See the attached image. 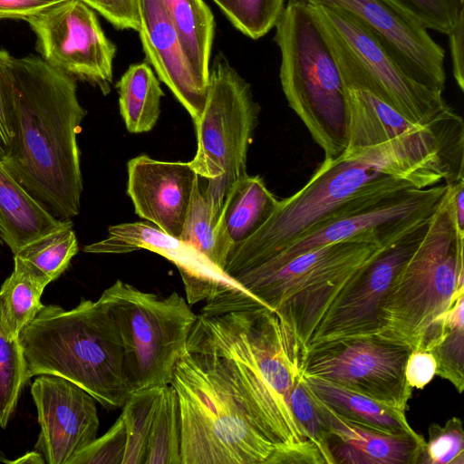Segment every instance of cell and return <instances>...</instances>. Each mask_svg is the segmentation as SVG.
<instances>
[{
    "instance_id": "32",
    "label": "cell",
    "mask_w": 464,
    "mask_h": 464,
    "mask_svg": "<svg viewBox=\"0 0 464 464\" xmlns=\"http://www.w3.org/2000/svg\"><path fill=\"white\" fill-rule=\"evenodd\" d=\"M78 250L73 224L69 220L63 227L28 244L14 256L53 282L65 272Z\"/></svg>"
},
{
    "instance_id": "23",
    "label": "cell",
    "mask_w": 464,
    "mask_h": 464,
    "mask_svg": "<svg viewBox=\"0 0 464 464\" xmlns=\"http://www.w3.org/2000/svg\"><path fill=\"white\" fill-rule=\"evenodd\" d=\"M301 380L331 411L351 422L394 435H420L409 424L403 411L319 377L301 372Z\"/></svg>"
},
{
    "instance_id": "39",
    "label": "cell",
    "mask_w": 464,
    "mask_h": 464,
    "mask_svg": "<svg viewBox=\"0 0 464 464\" xmlns=\"http://www.w3.org/2000/svg\"><path fill=\"white\" fill-rule=\"evenodd\" d=\"M126 434L121 416L102 436L75 455L69 464H121Z\"/></svg>"
},
{
    "instance_id": "34",
    "label": "cell",
    "mask_w": 464,
    "mask_h": 464,
    "mask_svg": "<svg viewBox=\"0 0 464 464\" xmlns=\"http://www.w3.org/2000/svg\"><path fill=\"white\" fill-rule=\"evenodd\" d=\"M29 381L27 365L19 338L5 328L0 304V428L5 429Z\"/></svg>"
},
{
    "instance_id": "42",
    "label": "cell",
    "mask_w": 464,
    "mask_h": 464,
    "mask_svg": "<svg viewBox=\"0 0 464 464\" xmlns=\"http://www.w3.org/2000/svg\"><path fill=\"white\" fill-rule=\"evenodd\" d=\"M437 362L433 354L424 349L412 350L405 364L407 382L413 389H422L436 375Z\"/></svg>"
},
{
    "instance_id": "5",
    "label": "cell",
    "mask_w": 464,
    "mask_h": 464,
    "mask_svg": "<svg viewBox=\"0 0 464 464\" xmlns=\"http://www.w3.org/2000/svg\"><path fill=\"white\" fill-rule=\"evenodd\" d=\"M169 384L179 404L181 464H267L276 446L214 355L187 346Z\"/></svg>"
},
{
    "instance_id": "43",
    "label": "cell",
    "mask_w": 464,
    "mask_h": 464,
    "mask_svg": "<svg viewBox=\"0 0 464 464\" xmlns=\"http://www.w3.org/2000/svg\"><path fill=\"white\" fill-rule=\"evenodd\" d=\"M64 0H0V20L27 19Z\"/></svg>"
},
{
    "instance_id": "40",
    "label": "cell",
    "mask_w": 464,
    "mask_h": 464,
    "mask_svg": "<svg viewBox=\"0 0 464 464\" xmlns=\"http://www.w3.org/2000/svg\"><path fill=\"white\" fill-rule=\"evenodd\" d=\"M13 56L0 49V160L10 154L13 142V97L11 63Z\"/></svg>"
},
{
    "instance_id": "48",
    "label": "cell",
    "mask_w": 464,
    "mask_h": 464,
    "mask_svg": "<svg viewBox=\"0 0 464 464\" xmlns=\"http://www.w3.org/2000/svg\"><path fill=\"white\" fill-rule=\"evenodd\" d=\"M4 245H5V243H4L3 239L0 237V258H1L2 249H3Z\"/></svg>"
},
{
    "instance_id": "9",
    "label": "cell",
    "mask_w": 464,
    "mask_h": 464,
    "mask_svg": "<svg viewBox=\"0 0 464 464\" xmlns=\"http://www.w3.org/2000/svg\"><path fill=\"white\" fill-rule=\"evenodd\" d=\"M119 330L131 391L169 385L197 320L185 297L141 291L116 280L99 298Z\"/></svg>"
},
{
    "instance_id": "24",
    "label": "cell",
    "mask_w": 464,
    "mask_h": 464,
    "mask_svg": "<svg viewBox=\"0 0 464 464\" xmlns=\"http://www.w3.org/2000/svg\"><path fill=\"white\" fill-rule=\"evenodd\" d=\"M345 86L349 104L346 149L381 144L422 130L432 122L416 124L370 91L361 87Z\"/></svg>"
},
{
    "instance_id": "18",
    "label": "cell",
    "mask_w": 464,
    "mask_h": 464,
    "mask_svg": "<svg viewBox=\"0 0 464 464\" xmlns=\"http://www.w3.org/2000/svg\"><path fill=\"white\" fill-rule=\"evenodd\" d=\"M31 393L40 425L35 450L48 464H69L97 437L96 401L78 385L53 374L39 375Z\"/></svg>"
},
{
    "instance_id": "17",
    "label": "cell",
    "mask_w": 464,
    "mask_h": 464,
    "mask_svg": "<svg viewBox=\"0 0 464 464\" xmlns=\"http://www.w3.org/2000/svg\"><path fill=\"white\" fill-rule=\"evenodd\" d=\"M340 8L355 17L401 68L428 89L443 92L445 51L411 13L391 0H295Z\"/></svg>"
},
{
    "instance_id": "35",
    "label": "cell",
    "mask_w": 464,
    "mask_h": 464,
    "mask_svg": "<svg viewBox=\"0 0 464 464\" xmlns=\"http://www.w3.org/2000/svg\"><path fill=\"white\" fill-rule=\"evenodd\" d=\"M246 36L257 40L275 28L285 0H212Z\"/></svg>"
},
{
    "instance_id": "8",
    "label": "cell",
    "mask_w": 464,
    "mask_h": 464,
    "mask_svg": "<svg viewBox=\"0 0 464 464\" xmlns=\"http://www.w3.org/2000/svg\"><path fill=\"white\" fill-rule=\"evenodd\" d=\"M380 247L344 240L306 251L279 266L248 269L232 278L276 313L304 353L329 305Z\"/></svg>"
},
{
    "instance_id": "25",
    "label": "cell",
    "mask_w": 464,
    "mask_h": 464,
    "mask_svg": "<svg viewBox=\"0 0 464 464\" xmlns=\"http://www.w3.org/2000/svg\"><path fill=\"white\" fill-rule=\"evenodd\" d=\"M277 203L260 176L246 174L239 179L227 194L221 213L233 245L255 235L272 216Z\"/></svg>"
},
{
    "instance_id": "49",
    "label": "cell",
    "mask_w": 464,
    "mask_h": 464,
    "mask_svg": "<svg viewBox=\"0 0 464 464\" xmlns=\"http://www.w3.org/2000/svg\"><path fill=\"white\" fill-rule=\"evenodd\" d=\"M459 1H460V3L464 4V0H459Z\"/></svg>"
},
{
    "instance_id": "36",
    "label": "cell",
    "mask_w": 464,
    "mask_h": 464,
    "mask_svg": "<svg viewBox=\"0 0 464 464\" xmlns=\"http://www.w3.org/2000/svg\"><path fill=\"white\" fill-rule=\"evenodd\" d=\"M419 463L464 464V431L460 419L453 417L444 425L432 423L430 426L429 439Z\"/></svg>"
},
{
    "instance_id": "27",
    "label": "cell",
    "mask_w": 464,
    "mask_h": 464,
    "mask_svg": "<svg viewBox=\"0 0 464 464\" xmlns=\"http://www.w3.org/2000/svg\"><path fill=\"white\" fill-rule=\"evenodd\" d=\"M196 74L208 86L215 19L204 0H161Z\"/></svg>"
},
{
    "instance_id": "46",
    "label": "cell",
    "mask_w": 464,
    "mask_h": 464,
    "mask_svg": "<svg viewBox=\"0 0 464 464\" xmlns=\"http://www.w3.org/2000/svg\"><path fill=\"white\" fill-rule=\"evenodd\" d=\"M6 463H14V464H43L45 463L42 454L37 450H33L27 452L24 456L19 457L14 460H8Z\"/></svg>"
},
{
    "instance_id": "19",
    "label": "cell",
    "mask_w": 464,
    "mask_h": 464,
    "mask_svg": "<svg viewBox=\"0 0 464 464\" xmlns=\"http://www.w3.org/2000/svg\"><path fill=\"white\" fill-rule=\"evenodd\" d=\"M127 193L136 214L179 238L199 177L189 162L162 161L141 154L127 163Z\"/></svg>"
},
{
    "instance_id": "12",
    "label": "cell",
    "mask_w": 464,
    "mask_h": 464,
    "mask_svg": "<svg viewBox=\"0 0 464 464\" xmlns=\"http://www.w3.org/2000/svg\"><path fill=\"white\" fill-rule=\"evenodd\" d=\"M411 351L379 334L345 338L308 348L301 372L406 412L412 388L404 370Z\"/></svg>"
},
{
    "instance_id": "45",
    "label": "cell",
    "mask_w": 464,
    "mask_h": 464,
    "mask_svg": "<svg viewBox=\"0 0 464 464\" xmlns=\"http://www.w3.org/2000/svg\"><path fill=\"white\" fill-rule=\"evenodd\" d=\"M451 188L453 211L458 227L464 233V178L449 183Z\"/></svg>"
},
{
    "instance_id": "30",
    "label": "cell",
    "mask_w": 464,
    "mask_h": 464,
    "mask_svg": "<svg viewBox=\"0 0 464 464\" xmlns=\"http://www.w3.org/2000/svg\"><path fill=\"white\" fill-rule=\"evenodd\" d=\"M464 295L444 315L440 330L424 350L437 362L436 375L450 382L461 393L464 389Z\"/></svg>"
},
{
    "instance_id": "38",
    "label": "cell",
    "mask_w": 464,
    "mask_h": 464,
    "mask_svg": "<svg viewBox=\"0 0 464 464\" xmlns=\"http://www.w3.org/2000/svg\"><path fill=\"white\" fill-rule=\"evenodd\" d=\"M413 14L426 29L448 34L464 4L459 0H391Z\"/></svg>"
},
{
    "instance_id": "16",
    "label": "cell",
    "mask_w": 464,
    "mask_h": 464,
    "mask_svg": "<svg viewBox=\"0 0 464 464\" xmlns=\"http://www.w3.org/2000/svg\"><path fill=\"white\" fill-rule=\"evenodd\" d=\"M311 5L348 46L372 79L351 86L370 91L416 124H428L451 109L442 92L431 91L411 79L351 14L334 6Z\"/></svg>"
},
{
    "instance_id": "26",
    "label": "cell",
    "mask_w": 464,
    "mask_h": 464,
    "mask_svg": "<svg viewBox=\"0 0 464 464\" xmlns=\"http://www.w3.org/2000/svg\"><path fill=\"white\" fill-rule=\"evenodd\" d=\"M121 116L130 133L151 130L160 114L164 92L160 80L147 63H133L116 83Z\"/></svg>"
},
{
    "instance_id": "4",
    "label": "cell",
    "mask_w": 464,
    "mask_h": 464,
    "mask_svg": "<svg viewBox=\"0 0 464 464\" xmlns=\"http://www.w3.org/2000/svg\"><path fill=\"white\" fill-rule=\"evenodd\" d=\"M19 340L27 377L61 376L107 410L122 408L132 392L115 321L100 300L82 299L71 310L44 305Z\"/></svg>"
},
{
    "instance_id": "29",
    "label": "cell",
    "mask_w": 464,
    "mask_h": 464,
    "mask_svg": "<svg viewBox=\"0 0 464 464\" xmlns=\"http://www.w3.org/2000/svg\"><path fill=\"white\" fill-rule=\"evenodd\" d=\"M14 265L12 274L0 288V304L5 328L13 337L19 338L44 306L41 296L51 281L15 256Z\"/></svg>"
},
{
    "instance_id": "21",
    "label": "cell",
    "mask_w": 464,
    "mask_h": 464,
    "mask_svg": "<svg viewBox=\"0 0 464 464\" xmlns=\"http://www.w3.org/2000/svg\"><path fill=\"white\" fill-rule=\"evenodd\" d=\"M306 391L324 424L333 464H419L422 435H394L351 422Z\"/></svg>"
},
{
    "instance_id": "33",
    "label": "cell",
    "mask_w": 464,
    "mask_h": 464,
    "mask_svg": "<svg viewBox=\"0 0 464 464\" xmlns=\"http://www.w3.org/2000/svg\"><path fill=\"white\" fill-rule=\"evenodd\" d=\"M162 387L139 390L130 394L121 414L126 434L121 464H144L150 430Z\"/></svg>"
},
{
    "instance_id": "14",
    "label": "cell",
    "mask_w": 464,
    "mask_h": 464,
    "mask_svg": "<svg viewBox=\"0 0 464 464\" xmlns=\"http://www.w3.org/2000/svg\"><path fill=\"white\" fill-rule=\"evenodd\" d=\"M26 22L44 62L103 95L110 93L116 46L91 7L81 0H64Z\"/></svg>"
},
{
    "instance_id": "37",
    "label": "cell",
    "mask_w": 464,
    "mask_h": 464,
    "mask_svg": "<svg viewBox=\"0 0 464 464\" xmlns=\"http://www.w3.org/2000/svg\"><path fill=\"white\" fill-rule=\"evenodd\" d=\"M289 404L300 428L306 438L316 445L325 464H333V459L327 448L324 424L301 380V373L297 376L292 386Z\"/></svg>"
},
{
    "instance_id": "13",
    "label": "cell",
    "mask_w": 464,
    "mask_h": 464,
    "mask_svg": "<svg viewBox=\"0 0 464 464\" xmlns=\"http://www.w3.org/2000/svg\"><path fill=\"white\" fill-rule=\"evenodd\" d=\"M140 249L157 253L177 266L188 304L206 302L203 314L267 307L193 246L149 222L110 226L104 239L83 247L92 254H126Z\"/></svg>"
},
{
    "instance_id": "2",
    "label": "cell",
    "mask_w": 464,
    "mask_h": 464,
    "mask_svg": "<svg viewBox=\"0 0 464 464\" xmlns=\"http://www.w3.org/2000/svg\"><path fill=\"white\" fill-rule=\"evenodd\" d=\"M13 142L3 161L53 217L72 219L82 193L77 134L87 114L77 81L40 56L12 59Z\"/></svg>"
},
{
    "instance_id": "7",
    "label": "cell",
    "mask_w": 464,
    "mask_h": 464,
    "mask_svg": "<svg viewBox=\"0 0 464 464\" xmlns=\"http://www.w3.org/2000/svg\"><path fill=\"white\" fill-rule=\"evenodd\" d=\"M463 246L447 184L423 238L382 301L379 335L419 348L429 330L464 295Z\"/></svg>"
},
{
    "instance_id": "10",
    "label": "cell",
    "mask_w": 464,
    "mask_h": 464,
    "mask_svg": "<svg viewBox=\"0 0 464 464\" xmlns=\"http://www.w3.org/2000/svg\"><path fill=\"white\" fill-rule=\"evenodd\" d=\"M259 112L250 84L218 53L209 67L203 110L193 121L197 151L189 163L208 180L204 192L220 209L231 187L247 174V152Z\"/></svg>"
},
{
    "instance_id": "11",
    "label": "cell",
    "mask_w": 464,
    "mask_h": 464,
    "mask_svg": "<svg viewBox=\"0 0 464 464\" xmlns=\"http://www.w3.org/2000/svg\"><path fill=\"white\" fill-rule=\"evenodd\" d=\"M446 189L444 183L357 198L312 226L274 256L248 269L274 268L306 251L344 240L359 239L382 246L430 217Z\"/></svg>"
},
{
    "instance_id": "22",
    "label": "cell",
    "mask_w": 464,
    "mask_h": 464,
    "mask_svg": "<svg viewBox=\"0 0 464 464\" xmlns=\"http://www.w3.org/2000/svg\"><path fill=\"white\" fill-rule=\"evenodd\" d=\"M69 220L58 219L46 210L0 160V237L14 255Z\"/></svg>"
},
{
    "instance_id": "44",
    "label": "cell",
    "mask_w": 464,
    "mask_h": 464,
    "mask_svg": "<svg viewBox=\"0 0 464 464\" xmlns=\"http://www.w3.org/2000/svg\"><path fill=\"white\" fill-rule=\"evenodd\" d=\"M464 8L460 10L455 24L448 33L452 73L459 88L464 90V57H463Z\"/></svg>"
},
{
    "instance_id": "41",
    "label": "cell",
    "mask_w": 464,
    "mask_h": 464,
    "mask_svg": "<svg viewBox=\"0 0 464 464\" xmlns=\"http://www.w3.org/2000/svg\"><path fill=\"white\" fill-rule=\"evenodd\" d=\"M115 28L139 30V0H81Z\"/></svg>"
},
{
    "instance_id": "6",
    "label": "cell",
    "mask_w": 464,
    "mask_h": 464,
    "mask_svg": "<svg viewBox=\"0 0 464 464\" xmlns=\"http://www.w3.org/2000/svg\"><path fill=\"white\" fill-rule=\"evenodd\" d=\"M274 41L280 50V83L289 107L321 147L324 159L348 144L346 86L324 31L312 6L289 0Z\"/></svg>"
},
{
    "instance_id": "15",
    "label": "cell",
    "mask_w": 464,
    "mask_h": 464,
    "mask_svg": "<svg viewBox=\"0 0 464 464\" xmlns=\"http://www.w3.org/2000/svg\"><path fill=\"white\" fill-rule=\"evenodd\" d=\"M430 217L381 246L352 276L325 311L305 351L327 342L379 334L382 301L396 275L423 238Z\"/></svg>"
},
{
    "instance_id": "47",
    "label": "cell",
    "mask_w": 464,
    "mask_h": 464,
    "mask_svg": "<svg viewBox=\"0 0 464 464\" xmlns=\"http://www.w3.org/2000/svg\"><path fill=\"white\" fill-rule=\"evenodd\" d=\"M6 461H7V459H5V455L3 454V452L0 450V462L6 463Z\"/></svg>"
},
{
    "instance_id": "3",
    "label": "cell",
    "mask_w": 464,
    "mask_h": 464,
    "mask_svg": "<svg viewBox=\"0 0 464 464\" xmlns=\"http://www.w3.org/2000/svg\"><path fill=\"white\" fill-rule=\"evenodd\" d=\"M187 346L211 353L260 430L283 450L308 440L289 404L304 351L292 331L267 307L200 314Z\"/></svg>"
},
{
    "instance_id": "31",
    "label": "cell",
    "mask_w": 464,
    "mask_h": 464,
    "mask_svg": "<svg viewBox=\"0 0 464 464\" xmlns=\"http://www.w3.org/2000/svg\"><path fill=\"white\" fill-rule=\"evenodd\" d=\"M180 413L177 392L163 386L152 420L144 464H181Z\"/></svg>"
},
{
    "instance_id": "28",
    "label": "cell",
    "mask_w": 464,
    "mask_h": 464,
    "mask_svg": "<svg viewBox=\"0 0 464 464\" xmlns=\"http://www.w3.org/2000/svg\"><path fill=\"white\" fill-rule=\"evenodd\" d=\"M221 213L222 209L214 205L198 182L179 239L224 270L234 245L226 230Z\"/></svg>"
},
{
    "instance_id": "20",
    "label": "cell",
    "mask_w": 464,
    "mask_h": 464,
    "mask_svg": "<svg viewBox=\"0 0 464 464\" xmlns=\"http://www.w3.org/2000/svg\"><path fill=\"white\" fill-rule=\"evenodd\" d=\"M138 30L146 62L193 121L201 113L208 86L196 74L161 0H139Z\"/></svg>"
},
{
    "instance_id": "1",
    "label": "cell",
    "mask_w": 464,
    "mask_h": 464,
    "mask_svg": "<svg viewBox=\"0 0 464 464\" xmlns=\"http://www.w3.org/2000/svg\"><path fill=\"white\" fill-rule=\"evenodd\" d=\"M461 178L464 124L451 109L418 131L324 159L303 188L278 200L255 235L232 247L224 271L232 277L257 266L336 209L366 194L425 188Z\"/></svg>"
}]
</instances>
